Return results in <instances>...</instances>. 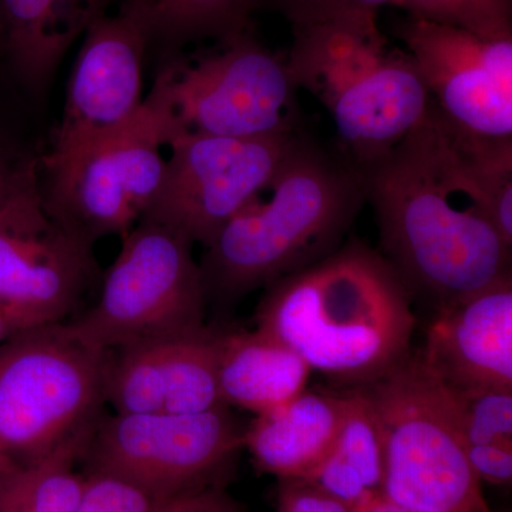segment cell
<instances>
[{
    "mask_svg": "<svg viewBox=\"0 0 512 512\" xmlns=\"http://www.w3.org/2000/svg\"><path fill=\"white\" fill-rule=\"evenodd\" d=\"M180 134L170 143L163 181L140 221L173 229L208 247L235 215L272 183L293 141Z\"/></svg>",
    "mask_w": 512,
    "mask_h": 512,
    "instance_id": "11",
    "label": "cell"
},
{
    "mask_svg": "<svg viewBox=\"0 0 512 512\" xmlns=\"http://www.w3.org/2000/svg\"><path fill=\"white\" fill-rule=\"evenodd\" d=\"M218 45L195 59H171L144 99L168 121L170 141L180 134L262 138L302 131L286 56L248 32Z\"/></svg>",
    "mask_w": 512,
    "mask_h": 512,
    "instance_id": "7",
    "label": "cell"
},
{
    "mask_svg": "<svg viewBox=\"0 0 512 512\" xmlns=\"http://www.w3.org/2000/svg\"><path fill=\"white\" fill-rule=\"evenodd\" d=\"M192 247L173 229L138 222L121 237L96 303L64 322L67 332L89 348L113 352L207 328V296Z\"/></svg>",
    "mask_w": 512,
    "mask_h": 512,
    "instance_id": "8",
    "label": "cell"
},
{
    "mask_svg": "<svg viewBox=\"0 0 512 512\" xmlns=\"http://www.w3.org/2000/svg\"><path fill=\"white\" fill-rule=\"evenodd\" d=\"M453 390H512V276L434 309L417 350Z\"/></svg>",
    "mask_w": 512,
    "mask_h": 512,
    "instance_id": "16",
    "label": "cell"
},
{
    "mask_svg": "<svg viewBox=\"0 0 512 512\" xmlns=\"http://www.w3.org/2000/svg\"><path fill=\"white\" fill-rule=\"evenodd\" d=\"M231 407L192 414H101L84 446V474L119 478L170 500L222 487L242 447Z\"/></svg>",
    "mask_w": 512,
    "mask_h": 512,
    "instance_id": "9",
    "label": "cell"
},
{
    "mask_svg": "<svg viewBox=\"0 0 512 512\" xmlns=\"http://www.w3.org/2000/svg\"><path fill=\"white\" fill-rule=\"evenodd\" d=\"M276 512H350L349 508L305 480H279Z\"/></svg>",
    "mask_w": 512,
    "mask_h": 512,
    "instance_id": "27",
    "label": "cell"
},
{
    "mask_svg": "<svg viewBox=\"0 0 512 512\" xmlns=\"http://www.w3.org/2000/svg\"><path fill=\"white\" fill-rule=\"evenodd\" d=\"M171 138L163 116L144 100L133 124L59 158H43V205L70 234L96 245L124 237L156 197L165 170L161 147Z\"/></svg>",
    "mask_w": 512,
    "mask_h": 512,
    "instance_id": "10",
    "label": "cell"
},
{
    "mask_svg": "<svg viewBox=\"0 0 512 512\" xmlns=\"http://www.w3.org/2000/svg\"><path fill=\"white\" fill-rule=\"evenodd\" d=\"M36 171L33 161L22 160L15 163L0 151V210Z\"/></svg>",
    "mask_w": 512,
    "mask_h": 512,
    "instance_id": "30",
    "label": "cell"
},
{
    "mask_svg": "<svg viewBox=\"0 0 512 512\" xmlns=\"http://www.w3.org/2000/svg\"><path fill=\"white\" fill-rule=\"evenodd\" d=\"M167 512H241L222 487L205 488L197 493L175 497Z\"/></svg>",
    "mask_w": 512,
    "mask_h": 512,
    "instance_id": "29",
    "label": "cell"
},
{
    "mask_svg": "<svg viewBox=\"0 0 512 512\" xmlns=\"http://www.w3.org/2000/svg\"><path fill=\"white\" fill-rule=\"evenodd\" d=\"M261 0H123L151 42L177 49L201 40L224 42L248 32Z\"/></svg>",
    "mask_w": 512,
    "mask_h": 512,
    "instance_id": "21",
    "label": "cell"
},
{
    "mask_svg": "<svg viewBox=\"0 0 512 512\" xmlns=\"http://www.w3.org/2000/svg\"><path fill=\"white\" fill-rule=\"evenodd\" d=\"M353 512H417L407 510V508L400 507V505L392 503L387 500L383 494L376 495V497L370 498L365 504L360 505L357 510Z\"/></svg>",
    "mask_w": 512,
    "mask_h": 512,
    "instance_id": "31",
    "label": "cell"
},
{
    "mask_svg": "<svg viewBox=\"0 0 512 512\" xmlns=\"http://www.w3.org/2000/svg\"><path fill=\"white\" fill-rule=\"evenodd\" d=\"M349 403V392L305 390L285 406L255 416L242 433V447L262 473L306 480L335 446Z\"/></svg>",
    "mask_w": 512,
    "mask_h": 512,
    "instance_id": "17",
    "label": "cell"
},
{
    "mask_svg": "<svg viewBox=\"0 0 512 512\" xmlns=\"http://www.w3.org/2000/svg\"><path fill=\"white\" fill-rule=\"evenodd\" d=\"M86 485L76 512H167L170 500L104 474H84Z\"/></svg>",
    "mask_w": 512,
    "mask_h": 512,
    "instance_id": "25",
    "label": "cell"
},
{
    "mask_svg": "<svg viewBox=\"0 0 512 512\" xmlns=\"http://www.w3.org/2000/svg\"><path fill=\"white\" fill-rule=\"evenodd\" d=\"M265 289L255 329L282 340L329 379L363 386L412 353V295L363 242H346Z\"/></svg>",
    "mask_w": 512,
    "mask_h": 512,
    "instance_id": "2",
    "label": "cell"
},
{
    "mask_svg": "<svg viewBox=\"0 0 512 512\" xmlns=\"http://www.w3.org/2000/svg\"><path fill=\"white\" fill-rule=\"evenodd\" d=\"M286 62L298 89L326 107L343 154L362 167L389 153L429 113L431 99L406 50L377 15L292 28Z\"/></svg>",
    "mask_w": 512,
    "mask_h": 512,
    "instance_id": "4",
    "label": "cell"
},
{
    "mask_svg": "<svg viewBox=\"0 0 512 512\" xmlns=\"http://www.w3.org/2000/svg\"><path fill=\"white\" fill-rule=\"evenodd\" d=\"M281 13L292 28L322 25L353 16L377 15L384 5H397V0H261Z\"/></svg>",
    "mask_w": 512,
    "mask_h": 512,
    "instance_id": "26",
    "label": "cell"
},
{
    "mask_svg": "<svg viewBox=\"0 0 512 512\" xmlns=\"http://www.w3.org/2000/svg\"><path fill=\"white\" fill-rule=\"evenodd\" d=\"M410 18L456 26L487 39L512 37L511 0H397Z\"/></svg>",
    "mask_w": 512,
    "mask_h": 512,
    "instance_id": "23",
    "label": "cell"
},
{
    "mask_svg": "<svg viewBox=\"0 0 512 512\" xmlns=\"http://www.w3.org/2000/svg\"><path fill=\"white\" fill-rule=\"evenodd\" d=\"M360 168L380 254L413 299L434 311L511 276L512 248L494 228L433 101L419 126Z\"/></svg>",
    "mask_w": 512,
    "mask_h": 512,
    "instance_id": "1",
    "label": "cell"
},
{
    "mask_svg": "<svg viewBox=\"0 0 512 512\" xmlns=\"http://www.w3.org/2000/svg\"><path fill=\"white\" fill-rule=\"evenodd\" d=\"M311 367L282 340L262 330L222 332L218 386L222 402L255 416L305 392Z\"/></svg>",
    "mask_w": 512,
    "mask_h": 512,
    "instance_id": "19",
    "label": "cell"
},
{
    "mask_svg": "<svg viewBox=\"0 0 512 512\" xmlns=\"http://www.w3.org/2000/svg\"><path fill=\"white\" fill-rule=\"evenodd\" d=\"M467 460L481 483L510 485L512 448L500 446H466Z\"/></svg>",
    "mask_w": 512,
    "mask_h": 512,
    "instance_id": "28",
    "label": "cell"
},
{
    "mask_svg": "<svg viewBox=\"0 0 512 512\" xmlns=\"http://www.w3.org/2000/svg\"><path fill=\"white\" fill-rule=\"evenodd\" d=\"M109 352L89 348L64 323L0 343V453L30 464L89 436L106 406Z\"/></svg>",
    "mask_w": 512,
    "mask_h": 512,
    "instance_id": "6",
    "label": "cell"
},
{
    "mask_svg": "<svg viewBox=\"0 0 512 512\" xmlns=\"http://www.w3.org/2000/svg\"><path fill=\"white\" fill-rule=\"evenodd\" d=\"M345 423L329 456L305 481L350 512L383 494V443L372 404L359 387L349 390Z\"/></svg>",
    "mask_w": 512,
    "mask_h": 512,
    "instance_id": "20",
    "label": "cell"
},
{
    "mask_svg": "<svg viewBox=\"0 0 512 512\" xmlns=\"http://www.w3.org/2000/svg\"><path fill=\"white\" fill-rule=\"evenodd\" d=\"M222 332L205 328L109 352L106 404L114 413L192 414L225 406L218 386Z\"/></svg>",
    "mask_w": 512,
    "mask_h": 512,
    "instance_id": "15",
    "label": "cell"
},
{
    "mask_svg": "<svg viewBox=\"0 0 512 512\" xmlns=\"http://www.w3.org/2000/svg\"><path fill=\"white\" fill-rule=\"evenodd\" d=\"M150 39L128 10L99 16L84 32L62 120L45 158H59L119 133L144 109V60Z\"/></svg>",
    "mask_w": 512,
    "mask_h": 512,
    "instance_id": "14",
    "label": "cell"
},
{
    "mask_svg": "<svg viewBox=\"0 0 512 512\" xmlns=\"http://www.w3.org/2000/svg\"><path fill=\"white\" fill-rule=\"evenodd\" d=\"M372 404L383 443V495L417 512H493L467 460L453 394L410 353L357 386Z\"/></svg>",
    "mask_w": 512,
    "mask_h": 512,
    "instance_id": "5",
    "label": "cell"
},
{
    "mask_svg": "<svg viewBox=\"0 0 512 512\" xmlns=\"http://www.w3.org/2000/svg\"><path fill=\"white\" fill-rule=\"evenodd\" d=\"M441 117L468 136L512 140V37L410 18L399 29Z\"/></svg>",
    "mask_w": 512,
    "mask_h": 512,
    "instance_id": "13",
    "label": "cell"
},
{
    "mask_svg": "<svg viewBox=\"0 0 512 512\" xmlns=\"http://www.w3.org/2000/svg\"><path fill=\"white\" fill-rule=\"evenodd\" d=\"M15 466L16 464L13 463V461H10L9 458L5 456V454L0 453V477H2L3 474L8 473L10 468Z\"/></svg>",
    "mask_w": 512,
    "mask_h": 512,
    "instance_id": "33",
    "label": "cell"
},
{
    "mask_svg": "<svg viewBox=\"0 0 512 512\" xmlns=\"http://www.w3.org/2000/svg\"><path fill=\"white\" fill-rule=\"evenodd\" d=\"M448 390L456 403L466 446L512 448V390Z\"/></svg>",
    "mask_w": 512,
    "mask_h": 512,
    "instance_id": "24",
    "label": "cell"
},
{
    "mask_svg": "<svg viewBox=\"0 0 512 512\" xmlns=\"http://www.w3.org/2000/svg\"><path fill=\"white\" fill-rule=\"evenodd\" d=\"M268 190L204 248L207 302L229 305L332 254L366 202L362 168L303 131Z\"/></svg>",
    "mask_w": 512,
    "mask_h": 512,
    "instance_id": "3",
    "label": "cell"
},
{
    "mask_svg": "<svg viewBox=\"0 0 512 512\" xmlns=\"http://www.w3.org/2000/svg\"><path fill=\"white\" fill-rule=\"evenodd\" d=\"M89 436L35 463L10 468L0 477V512H76L86 485L76 466Z\"/></svg>",
    "mask_w": 512,
    "mask_h": 512,
    "instance_id": "22",
    "label": "cell"
},
{
    "mask_svg": "<svg viewBox=\"0 0 512 512\" xmlns=\"http://www.w3.org/2000/svg\"><path fill=\"white\" fill-rule=\"evenodd\" d=\"M109 0H0V35L20 82L49 83L77 37L106 13Z\"/></svg>",
    "mask_w": 512,
    "mask_h": 512,
    "instance_id": "18",
    "label": "cell"
},
{
    "mask_svg": "<svg viewBox=\"0 0 512 512\" xmlns=\"http://www.w3.org/2000/svg\"><path fill=\"white\" fill-rule=\"evenodd\" d=\"M96 275L93 245L46 211L36 171L0 210V305L12 335L64 323Z\"/></svg>",
    "mask_w": 512,
    "mask_h": 512,
    "instance_id": "12",
    "label": "cell"
},
{
    "mask_svg": "<svg viewBox=\"0 0 512 512\" xmlns=\"http://www.w3.org/2000/svg\"><path fill=\"white\" fill-rule=\"evenodd\" d=\"M9 336H12V332H10L8 320H6L5 312L0 305V343L5 342Z\"/></svg>",
    "mask_w": 512,
    "mask_h": 512,
    "instance_id": "32",
    "label": "cell"
}]
</instances>
